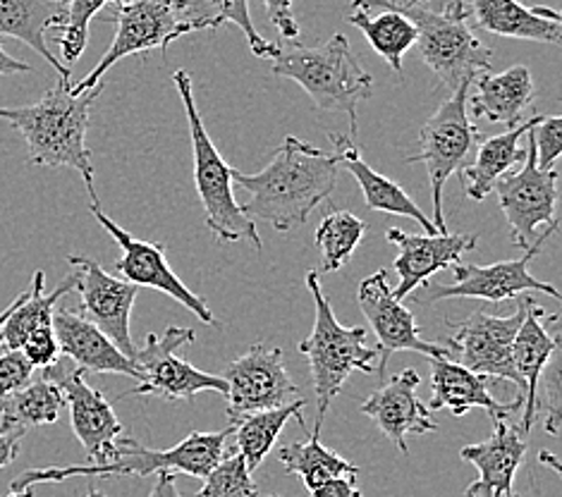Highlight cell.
Listing matches in <instances>:
<instances>
[{"label": "cell", "instance_id": "39", "mask_svg": "<svg viewBox=\"0 0 562 497\" xmlns=\"http://www.w3.org/2000/svg\"><path fill=\"white\" fill-rule=\"evenodd\" d=\"M533 149H537V166L539 170L558 168L562 154V120L560 117H543L541 123L531 129Z\"/></svg>", "mask_w": 562, "mask_h": 497}, {"label": "cell", "instance_id": "35", "mask_svg": "<svg viewBox=\"0 0 562 497\" xmlns=\"http://www.w3.org/2000/svg\"><path fill=\"white\" fill-rule=\"evenodd\" d=\"M278 462L285 466V472L292 476H300L304 481L306 490L342 476H357L359 466L350 464L338 452L324 448L321 433H310L306 442H292V445L278 452Z\"/></svg>", "mask_w": 562, "mask_h": 497}, {"label": "cell", "instance_id": "44", "mask_svg": "<svg viewBox=\"0 0 562 497\" xmlns=\"http://www.w3.org/2000/svg\"><path fill=\"white\" fill-rule=\"evenodd\" d=\"M20 442H22L20 433L0 431V468H5V466H10L12 462L18 460Z\"/></svg>", "mask_w": 562, "mask_h": 497}, {"label": "cell", "instance_id": "33", "mask_svg": "<svg viewBox=\"0 0 562 497\" xmlns=\"http://www.w3.org/2000/svg\"><path fill=\"white\" fill-rule=\"evenodd\" d=\"M65 397L50 379L30 381L18 393L0 399V431L24 436L30 428L50 426L60 419Z\"/></svg>", "mask_w": 562, "mask_h": 497}, {"label": "cell", "instance_id": "41", "mask_svg": "<svg viewBox=\"0 0 562 497\" xmlns=\"http://www.w3.org/2000/svg\"><path fill=\"white\" fill-rule=\"evenodd\" d=\"M32 373L34 369L22 352H0V399L30 383Z\"/></svg>", "mask_w": 562, "mask_h": 497}, {"label": "cell", "instance_id": "29", "mask_svg": "<svg viewBox=\"0 0 562 497\" xmlns=\"http://www.w3.org/2000/svg\"><path fill=\"white\" fill-rule=\"evenodd\" d=\"M541 120L543 115L537 113L519 127L507 129L505 134H498V137L479 142L474 163L464 166L458 172L462 178V190L467 199L484 201L493 192V187L498 184V180H503L515 166L525 163L527 149H521L519 139L527 137V132L537 127Z\"/></svg>", "mask_w": 562, "mask_h": 497}, {"label": "cell", "instance_id": "15", "mask_svg": "<svg viewBox=\"0 0 562 497\" xmlns=\"http://www.w3.org/2000/svg\"><path fill=\"white\" fill-rule=\"evenodd\" d=\"M541 247L529 249L525 257L517 261H501L491 266H476V263H454L452 273L454 282L450 285H440V282H426V304H436L443 300H484L491 304H501L507 300H515L525 292H543L555 302L560 300V292L551 282H541L529 273V263L537 257Z\"/></svg>", "mask_w": 562, "mask_h": 497}, {"label": "cell", "instance_id": "21", "mask_svg": "<svg viewBox=\"0 0 562 497\" xmlns=\"http://www.w3.org/2000/svg\"><path fill=\"white\" fill-rule=\"evenodd\" d=\"M385 239L400 249L393 263L400 275L397 287H393L397 302L426 285L431 275L460 263L462 253L476 247V237L472 235H407L400 227H387Z\"/></svg>", "mask_w": 562, "mask_h": 497}, {"label": "cell", "instance_id": "32", "mask_svg": "<svg viewBox=\"0 0 562 497\" xmlns=\"http://www.w3.org/2000/svg\"><path fill=\"white\" fill-rule=\"evenodd\" d=\"M176 10L182 24L190 26L192 32L216 30L221 24H235L245 34L251 53L257 58H276L278 44L266 42V38L254 26L249 0H176Z\"/></svg>", "mask_w": 562, "mask_h": 497}, {"label": "cell", "instance_id": "5", "mask_svg": "<svg viewBox=\"0 0 562 497\" xmlns=\"http://www.w3.org/2000/svg\"><path fill=\"white\" fill-rule=\"evenodd\" d=\"M306 287L314 300V328L306 340L300 342V352L310 361L314 395H316V428L321 433L333 399L340 395L342 385L355 371L373 373L379 366V349L367 347L364 328H345L333 314V306L321 290L316 271L306 273Z\"/></svg>", "mask_w": 562, "mask_h": 497}, {"label": "cell", "instance_id": "50", "mask_svg": "<svg viewBox=\"0 0 562 497\" xmlns=\"http://www.w3.org/2000/svg\"><path fill=\"white\" fill-rule=\"evenodd\" d=\"M87 497H105L103 493H99V490H89V495Z\"/></svg>", "mask_w": 562, "mask_h": 497}, {"label": "cell", "instance_id": "53", "mask_svg": "<svg viewBox=\"0 0 562 497\" xmlns=\"http://www.w3.org/2000/svg\"><path fill=\"white\" fill-rule=\"evenodd\" d=\"M271 497H280V495H271Z\"/></svg>", "mask_w": 562, "mask_h": 497}, {"label": "cell", "instance_id": "43", "mask_svg": "<svg viewBox=\"0 0 562 497\" xmlns=\"http://www.w3.org/2000/svg\"><path fill=\"white\" fill-rule=\"evenodd\" d=\"M355 493H357L355 476L333 478V481L318 483V486L310 488L312 497H355Z\"/></svg>", "mask_w": 562, "mask_h": 497}, {"label": "cell", "instance_id": "9", "mask_svg": "<svg viewBox=\"0 0 562 497\" xmlns=\"http://www.w3.org/2000/svg\"><path fill=\"white\" fill-rule=\"evenodd\" d=\"M470 87L462 84L450 93V99L440 103V109L426 120L419 132L422 151L409 158V163H424L431 182L434 196V225L440 235L448 233V223L443 216V187L450 174L460 172L467 166V156L472 154L474 144L481 142V132L472 123L467 111Z\"/></svg>", "mask_w": 562, "mask_h": 497}, {"label": "cell", "instance_id": "42", "mask_svg": "<svg viewBox=\"0 0 562 497\" xmlns=\"http://www.w3.org/2000/svg\"><path fill=\"white\" fill-rule=\"evenodd\" d=\"M266 12H269V20L280 32L285 42H297L300 38V24L294 20L292 12V0H263Z\"/></svg>", "mask_w": 562, "mask_h": 497}, {"label": "cell", "instance_id": "31", "mask_svg": "<svg viewBox=\"0 0 562 497\" xmlns=\"http://www.w3.org/2000/svg\"><path fill=\"white\" fill-rule=\"evenodd\" d=\"M44 271L34 273L30 290L20 294L15 308H12V314L8 316L3 328H0V347H3V352H20V347L32 332L50 328L56 304L77 287V273H70L48 294L44 292Z\"/></svg>", "mask_w": 562, "mask_h": 497}, {"label": "cell", "instance_id": "23", "mask_svg": "<svg viewBox=\"0 0 562 497\" xmlns=\"http://www.w3.org/2000/svg\"><path fill=\"white\" fill-rule=\"evenodd\" d=\"M460 5L467 22L486 34L537 44L562 42V18L553 8H527L519 0H460Z\"/></svg>", "mask_w": 562, "mask_h": 497}, {"label": "cell", "instance_id": "25", "mask_svg": "<svg viewBox=\"0 0 562 497\" xmlns=\"http://www.w3.org/2000/svg\"><path fill=\"white\" fill-rule=\"evenodd\" d=\"M476 93L470 103V115L486 120V123H503L507 127H519L527 123L529 113L533 115V79L529 67L515 65L510 70L491 75L481 72L476 79Z\"/></svg>", "mask_w": 562, "mask_h": 497}, {"label": "cell", "instance_id": "52", "mask_svg": "<svg viewBox=\"0 0 562 497\" xmlns=\"http://www.w3.org/2000/svg\"><path fill=\"white\" fill-rule=\"evenodd\" d=\"M510 497H521V495H515V493H513V495H510Z\"/></svg>", "mask_w": 562, "mask_h": 497}, {"label": "cell", "instance_id": "13", "mask_svg": "<svg viewBox=\"0 0 562 497\" xmlns=\"http://www.w3.org/2000/svg\"><path fill=\"white\" fill-rule=\"evenodd\" d=\"M527 316V297L519 300L515 314L491 316L476 312L454 328L448 340V359L467 371L486 375L491 381H510L521 387L513 366V342Z\"/></svg>", "mask_w": 562, "mask_h": 497}, {"label": "cell", "instance_id": "10", "mask_svg": "<svg viewBox=\"0 0 562 497\" xmlns=\"http://www.w3.org/2000/svg\"><path fill=\"white\" fill-rule=\"evenodd\" d=\"M196 332L192 328L170 326L164 335H146V342L137 349L135 366L139 371L137 385L120 397H144L158 395L170 402H190L199 393H227V385L221 375L194 369L190 361L180 359L176 352L180 347L192 344Z\"/></svg>", "mask_w": 562, "mask_h": 497}, {"label": "cell", "instance_id": "7", "mask_svg": "<svg viewBox=\"0 0 562 497\" xmlns=\"http://www.w3.org/2000/svg\"><path fill=\"white\" fill-rule=\"evenodd\" d=\"M381 5L397 10L417 26V46L424 65L446 84L450 93L462 84H474L481 72L491 70L493 50L476 36L474 26L467 22L462 5L448 12H431L397 0H379Z\"/></svg>", "mask_w": 562, "mask_h": 497}, {"label": "cell", "instance_id": "8", "mask_svg": "<svg viewBox=\"0 0 562 497\" xmlns=\"http://www.w3.org/2000/svg\"><path fill=\"white\" fill-rule=\"evenodd\" d=\"M558 180L560 170H539L531 129L527 132V158L517 172H507L493 192L498 194L503 216L510 225L515 247L529 251L543 247L558 230Z\"/></svg>", "mask_w": 562, "mask_h": 497}, {"label": "cell", "instance_id": "27", "mask_svg": "<svg viewBox=\"0 0 562 497\" xmlns=\"http://www.w3.org/2000/svg\"><path fill=\"white\" fill-rule=\"evenodd\" d=\"M65 20V0H0V42L18 38L36 50L63 82H70L72 70L56 58L46 44V32L58 30Z\"/></svg>", "mask_w": 562, "mask_h": 497}, {"label": "cell", "instance_id": "47", "mask_svg": "<svg viewBox=\"0 0 562 497\" xmlns=\"http://www.w3.org/2000/svg\"><path fill=\"white\" fill-rule=\"evenodd\" d=\"M405 3L419 5V8H426V10H431V12H448V10H452L454 5L460 3V0H405Z\"/></svg>", "mask_w": 562, "mask_h": 497}, {"label": "cell", "instance_id": "36", "mask_svg": "<svg viewBox=\"0 0 562 497\" xmlns=\"http://www.w3.org/2000/svg\"><path fill=\"white\" fill-rule=\"evenodd\" d=\"M367 223L350 211H333L321 221L316 230V247L321 251V266L326 273H336L352 259L359 241L364 239Z\"/></svg>", "mask_w": 562, "mask_h": 497}, {"label": "cell", "instance_id": "28", "mask_svg": "<svg viewBox=\"0 0 562 497\" xmlns=\"http://www.w3.org/2000/svg\"><path fill=\"white\" fill-rule=\"evenodd\" d=\"M330 144L336 146L340 166L350 170L352 178L359 182L361 194H364V201L369 208L381 211V213H391V216L412 218L414 223H419V227L426 235H440L436 230L434 221L428 218L417 204H414L403 187L393 180H387L385 174L373 170L367 160L361 158L359 149L352 144L350 137H342V134H330Z\"/></svg>", "mask_w": 562, "mask_h": 497}, {"label": "cell", "instance_id": "46", "mask_svg": "<svg viewBox=\"0 0 562 497\" xmlns=\"http://www.w3.org/2000/svg\"><path fill=\"white\" fill-rule=\"evenodd\" d=\"M22 72H32V65L12 58L10 53L3 50V44H0V77H3V75H22Z\"/></svg>", "mask_w": 562, "mask_h": 497}, {"label": "cell", "instance_id": "4", "mask_svg": "<svg viewBox=\"0 0 562 497\" xmlns=\"http://www.w3.org/2000/svg\"><path fill=\"white\" fill-rule=\"evenodd\" d=\"M271 75L297 82L318 111L345 113L350 117L355 137L359 103L371 97L373 79L359 65L342 34H336L321 46H304L300 38L285 42L278 46Z\"/></svg>", "mask_w": 562, "mask_h": 497}, {"label": "cell", "instance_id": "48", "mask_svg": "<svg viewBox=\"0 0 562 497\" xmlns=\"http://www.w3.org/2000/svg\"><path fill=\"white\" fill-rule=\"evenodd\" d=\"M15 304H18V300L15 302H12L8 308H5V312L3 314H0V328H3V324H5V320H8V316L12 314V308H15Z\"/></svg>", "mask_w": 562, "mask_h": 497}, {"label": "cell", "instance_id": "34", "mask_svg": "<svg viewBox=\"0 0 562 497\" xmlns=\"http://www.w3.org/2000/svg\"><path fill=\"white\" fill-rule=\"evenodd\" d=\"M304 405H306V399L290 402V405H285V407L251 414V416H247V419L233 426V436L237 442L235 450L243 454V460L251 474L257 472L266 456H269V452L276 445V440L280 438V433H283V428L290 419H297L300 426L306 431V421L302 416Z\"/></svg>", "mask_w": 562, "mask_h": 497}, {"label": "cell", "instance_id": "11", "mask_svg": "<svg viewBox=\"0 0 562 497\" xmlns=\"http://www.w3.org/2000/svg\"><path fill=\"white\" fill-rule=\"evenodd\" d=\"M105 22H113L117 26L113 44L82 82L70 87V93H75V97L99 87L101 77L123 58L146 50H160L166 56L172 42L192 34L190 26L182 24L178 18L176 0H130L125 5H115Z\"/></svg>", "mask_w": 562, "mask_h": 497}, {"label": "cell", "instance_id": "3", "mask_svg": "<svg viewBox=\"0 0 562 497\" xmlns=\"http://www.w3.org/2000/svg\"><path fill=\"white\" fill-rule=\"evenodd\" d=\"M233 436V426L218 433H190L178 445L168 450H149L139 440L130 436L117 438V450L105 464H72V466H46L30 468L10 483V493L30 490L38 483H63L75 476H149V474H187L194 478H206L225 454V440Z\"/></svg>", "mask_w": 562, "mask_h": 497}, {"label": "cell", "instance_id": "37", "mask_svg": "<svg viewBox=\"0 0 562 497\" xmlns=\"http://www.w3.org/2000/svg\"><path fill=\"white\" fill-rule=\"evenodd\" d=\"M130 0H65V20L58 26L60 58L77 63L89 44V24L105 5H125Z\"/></svg>", "mask_w": 562, "mask_h": 497}, {"label": "cell", "instance_id": "38", "mask_svg": "<svg viewBox=\"0 0 562 497\" xmlns=\"http://www.w3.org/2000/svg\"><path fill=\"white\" fill-rule=\"evenodd\" d=\"M194 497H259V490L254 486L243 454L233 450L223 454V460L211 468L204 488Z\"/></svg>", "mask_w": 562, "mask_h": 497}, {"label": "cell", "instance_id": "14", "mask_svg": "<svg viewBox=\"0 0 562 497\" xmlns=\"http://www.w3.org/2000/svg\"><path fill=\"white\" fill-rule=\"evenodd\" d=\"M91 213L93 218L103 225V230H109L111 237L120 245V259L115 261V271L120 280H125L135 287H151L164 292L168 297L180 302V306L190 308L202 324L216 326V316H213L209 304L187 287L170 268L164 245L132 237L115 221L105 216L101 206H91Z\"/></svg>", "mask_w": 562, "mask_h": 497}, {"label": "cell", "instance_id": "22", "mask_svg": "<svg viewBox=\"0 0 562 497\" xmlns=\"http://www.w3.org/2000/svg\"><path fill=\"white\" fill-rule=\"evenodd\" d=\"M527 448V438L519 426L510 423V416L493 419V433L486 442L460 450L462 460L479 468V481L464 490V497H510Z\"/></svg>", "mask_w": 562, "mask_h": 497}, {"label": "cell", "instance_id": "1", "mask_svg": "<svg viewBox=\"0 0 562 497\" xmlns=\"http://www.w3.org/2000/svg\"><path fill=\"white\" fill-rule=\"evenodd\" d=\"M338 168V154L321 151L297 137H285L261 172L233 170V182L249 192V201L239 208L251 223L261 221L278 233H290L330 199Z\"/></svg>", "mask_w": 562, "mask_h": 497}, {"label": "cell", "instance_id": "45", "mask_svg": "<svg viewBox=\"0 0 562 497\" xmlns=\"http://www.w3.org/2000/svg\"><path fill=\"white\" fill-rule=\"evenodd\" d=\"M149 497H182L176 488V474L160 472L156 478V486L151 488Z\"/></svg>", "mask_w": 562, "mask_h": 497}, {"label": "cell", "instance_id": "6", "mask_svg": "<svg viewBox=\"0 0 562 497\" xmlns=\"http://www.w3.org/2000/svg\"><path fill=\"white\" fill-rule=\"evenodd\" d=\"M172 82L178 87V93L184 105L187 123H190V139H192V156H194V182L196 194L202 199L206 227L218 241H251L257 251L263 247L259 237L257 223H251L237 199L233 194V170L223 160L216 146H213L204 120L199 115L192 77L187 70H178L172 75Z\"/></svg>", "mask_w": 562, "mask_h": 497}, {"label": "cell", "instance_id": "12", "mask_svg": "<svg viewBox=\"0 0 562 497\" xmlns=\"http://www.w3.org/2000/svg\"><path fill=\"white\" fill-rule=\"evenodd\" d=\"M227 385V419L231 426L251 414L285 407L290 402L304 399L283 364L278 347L254 344L247 354L235 359L221 375Z\"/></svg>", "mask_w": 562, "mask_h": 497}, {"label": "cell", "instance_id": "51", "mask_svg": "<svg viewBox=\"0 0 562 497\" xmlns=\"http://www.w3.org/2000/svg\"><path fill=\"white\" fill-rule=\"evenodd\" d=\"M355 497H364V495H361V493H355Z\"/></svg>", "mask_w": 562, "mask_h": 497}, {"label": "cell", "instance_id": "49", "mask_svg": "<svg viewBox=\"0 0 562 497\" xmlns=\"http://www.w3.org/2000/svg\"><path fill=\"white\" fill-rule=\"evenodd\" d=\"M8 497H34V490L30 488V490H22V493H10Z\"/></svg>", "mask_w": 562, "mask_h": 497}, {"label": "cell", "instance_id": "2", "mask_svg": "<svg viewBox=\"0 0 562 497\" xmlns=\"http://www.w3.org/2000/svg\"><path fill=\"white\" fill-rule=\"evenodd\" d=\"M70 87L72 82L60 79L34 105L0 109V120L22 134L26 149H30V163L77 170L87 184L91 206H101L87 149V129L91 105L103 91V84L77 93V97L70 93Z\"/></svg>", "mask_w": 562, "mask_h": 497}, {"label": "cell", "instance_id": "26", "mask_svg": "<svg viewBox=\"0 0 562 497\" xmlns=\"http://www.w3.org/2000/svg\"><path fill=\"white\" fill-rule=\"evenodd\" d=\"M431 364V385L434 397L428 402V411L448 409L452 416H464L472 409L488 411L493 419H507L513 411L521 409L519 399L503 405L488 393L491 379L467 371L464 366L454 364L450 359H428Z\"/></svg>", "mask_w": 562, "mask_h": 497}, {"label": "cell", "instance_id": "19", "mask_svg": "<svg viewBox=\"0 0 562 497\" xmlns=\"http://www.w3.org/2000/svg\"><path fill=\"white\" fill-rule=\"evenodd\" d=\"M551 318L553 316H548L537 304V300L527 297L525 324L519 326L517 338L513 342V366L521 383L517 399L521 409H525V414H521V423L517 426L525 438L529 436L531 426L539 416V393L543 371L551 364V359L560 344V326H555L553 332L546 326Z\"/></svg>", "mask_w": 562, "mask_h": 497}, {"label": "cell", "instance_id": "16", "mask_svg": "<svg viewBox=\"0 0 562 497\" xmlns=\"http://www.w3.org/2000/svg\"><path fill=\"white\" fill-rule=\"evenodd\" d=\"M357 302L361 314L367 316L373 335H376L379 373L385 371L387 359L395 352H419L428 359H448L446 344L426 342L417 330V324H414V314L403 302L393 297V287L387 285L385 268L361 280L357 290Z\"/></svg>", "mask_w": 562, "mask_h": 497}, {"label": "cell", "instance_id": "20", "mask_svg": "<svg viewBox=\"0 0 562 497\" xmlns=\"http://www.w3.org/2000/svg\"><path fill=\"white\" fill-rule=\"evenodd\" d=\"M419 373L405 369L393 375L376 393L367 397L361 405V414L379 426V431L393 440L403 454H409L407 436H428L436 433V423L431 411L417 397Z\"/></svg>", "mask_w": 562, "mask_h": 497}, {"label": "cell", "instance_id": "17", "mask_svg": "<svg viewBox=\"0 0 562 497\" xmlns=\"http://www.w3.org/2000/svg\"><path fill=\"white\" fill-rule=\"evenodd\" d=\"M70 266L77 268V292L82 297V314L91 320L120 352L135 361L137 347L130 335L132 306L139 294V287L113 278L103 268L87 257H68Z\"/></svg>", "mask_w": 562, "mask_h": 497}, {"label": "cell", "instance_id": "40", "mask_svg": "<svg viewBox=\"0 0 562 497\" xmlns=\"http://www.w3.org/2000/svg\"><path fill=\"white\" fill-rule=\"evenodd\" d=\"M20 352L24 354L26 361H30L32 369L48 371L56 366L60 359V344H58L56 332H53V326L32 332L20 347Z\"/></svg>", "mask_w": 562, "mask_h": 497}, {"label": "cell", "instance_id": "18", "mask_svg": "<svg viewBox=\"0 0 562 497\" xmlns=\"http://www.w3.org/2000/svg\"><path fill=\"white\" fill-rule=\"evenodd\" d=\"M46 379L60 387L65 405L70 407V423L77 440L87 452V464L111 462L117 450V438L125 436V426L120 423L111 402L103 397L101 389L91 387L82 369L63 371L48 369Z\"/></svg>", "mask_w": 562, "mask_h": 497}, {"label": "cell", "instance_id": "30", "mask_svg": "<svg viewBox=\"0 0 562 497\" xmlns=\"http://www.w3.org/2000/svg\"><path fill=\"white\" fill-rule=\"evenodd\" d=\"M352 15L347 22L367 36L369 46L393 67L403 72L405 53L417 46V26L397 10L381 5L379 0H352Z\"/></svg>", "mask_w": 562, "mask_h": 497}, {"label": "cell", "instance_id": "24", "mask_svg": "<svg viewBox=\"0 0 562 497\" xmlns=\"http://www.w3.org/2000/svg\"><path fill=\"white\" fill-rule=\"evenodd\" d=\"M53 332H56L60 354L70 357L77 369L91 373H120L137 383L139 371L105 335L72 308L53 312Z\"/></svg>", "mask_w": 562, "mask_h": 497}]
</instances>
